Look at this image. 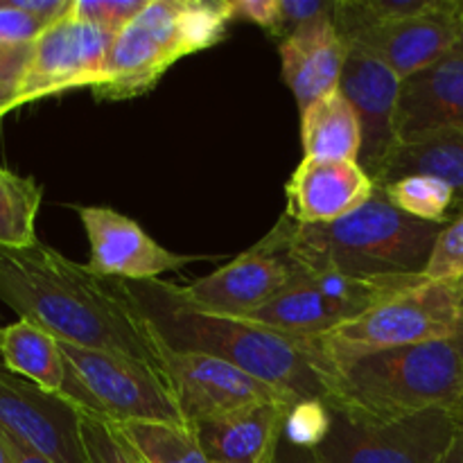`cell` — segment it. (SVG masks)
<instances>
[{
    "label": "cell",
    "mask_w": 463,
    "mask_h": 463,
    "mask_svg": "<svg viewBox=\"0 0 463 463\" xmlns=\"http://www.w3.org/2000/svg\"><path fill=\"white\" fill-rule=\"evenodd\" d=\"M423 276L439 283H457L463 279V213L441 231Z\"/></svg>",
    "instance_id": "obj_29"
},
{
    "label": "cell",
    "mask_w": 463,
    "mask_h": 463,
    "mask_svg": "<svg viewBox=\"0 0 463 463\" xmlns=\"http://www.w3.org/2000/svg\"><path fill=\"white\" fill-rule=\"evenodd\" d=\"M434 176L446 181L457 194V211L463 213V134L428 136L414 143H398L378 175L375 185H389L402 176Z\"/></svg>",
    "instance_id": "obj_22"
},
{
    "label": "cell",
    "mask_w": 463,
    "mask_h": 463,
    "mask_svg": "<svg viewBox=\"0 0 463 463\" xmlns=\"http://www.w3.org/2000/svg\"><path fill=\"white\" fill-rule=\"evenodd\" d=\"M389 202L405 215L428 224H450L457 211V194L446 181L434 176H402L389 185H380Z\"/></svg>",
    "instance_id": "obj_26"
},
{
    "label": "cell",
    "mask_w": 463,
    "mask_h": 463,
    "mask_svg": "<svg viewBox=\"0 0 463 463\" xmlns=\"http://www.w3.org/2000/svg\"><path fill=\"white\" fill-rule=\"evenodd\" d=\"M375 188V181L360 163L303 156L285 185V215L303 226L333 224L364 206Z\"/></svg>",
    "instance_id": "obj_17"
},
{
    "label": "cell",
    "mask_w": 463,
    "mask_h": 463,
    "mask_svg": "<svg viewBox=\"0 0 463 463\" xmlns=\"http://www.w3.org/2000/svg\"><path fill=\"white\" fill-rule=\"evenodd\" d=\"M231 21L256 23L271 36L280 39V0H238L229 3Z\"/></svg>",
    "instance_id": "obj_32"
},
{
    "label": "cell",
    "mask_w": 463,
    "mask_h": 463,
    "mask_svg": "<svg viewBox=\"0 0 463 463\" xmlns=\"http://www.w3.org/2000/svg\"><path fill=\"white\" fill-rule=\"evenodd\" d=\"M303 156L360 161L362 125L342 90L324 95L301 111Z\"/></svg>",
    "instance_id": "obj_23"
},
{
    "label": "cell",
    "mask_w": 463,
    "mask_h": 463,
    "mask_svg": "<svg viewBox=\"0 0 463 463\" xmlns=\"http://www.w3.org/2000/svg\"><path fill=\"white\" fill-rule=\"evenodd\" d=\"M0 301L54 339L134 357L165 373V344L125 280L104 279L36 240L0 247Z\"/></svg>",
    "instance_id": "obj_1"
},
{
    "label": "cell",
    "mask_w": 463,
    "mask_h": 463,
    "mask_svg": "<svg viewBox=\"0 0 463 463\" xmlns=\"http://www.w3.org/2000/svg\"><path fill=\"white\" fill-rule=\"evenodd\" d=\"M402 80L371 52L348 48L339 90L355 109L362 125L360 165L373 179L398 145L396 111Z\"/></svg>",
    "instance_id": "obj_16"
},
{
    "label": "cell",
    "mask_w": 463,
    "mask_h": 463,
    "mask_svg": "<svg viewBox=\"0 0 463 463\" xmlns=\"http://www.w3.org/2000/svg\"><path fill=\"white\" fill-rule=\"evenodd\" d=\"M90 244L89 269L104 279L140 283L158 280L167 271L184 269L194 256H181L154 242L131 217L107 206L77 208Z\"/></svg>",
    "instance_id": "obj_15"
},
{
    "label": "cell",
    "mask_w": 463,
    "mask_h": 463,
    "mask_svg": "<svg viewBox=\"0 0 463 463\" xmlns=\"http://www.w3.org/2000/svg\"><path fill=\"white\" fill-rule=\"evenodd\" d=\"M140 310L172 351L203 353L231 362L298 402H324L321 362L310 339H298L253 321L213 315L185 303L176 285L127 283Z\"/></svg>",
    "instance_id": "obj_2"
},
{
    "label": "cell",
    "mask_w": 463,
    "mask_h": 463,
    "mask_svg": "<svg viewBox=\"0 0 463 463\" xmlns=\"http://www.w3.org/2000/svg\"><path fill=\"white\" fill-rule=\"evenodd\" d=\"M279 226L285 251L301 269L392 279L423 276L448 224H428L405 215L378 185L364 206L333 224L303 226L283 215Z\"/></svg>",
    "instance_id": "obj_3"
},
{
    "label": "cell",
    "mask_w": 463,
    "mask_h": 463,
    "mask_svg": "<svg viewBox=\"0 0 463 463\" xmlns=\"http://www.w3.org/2000/svg\"><path fill=\"white\" fill-rule=\"evenodd\" d=\"M0 463H16L14 461L12 452H9V446H7V441H5L3 432H0Z\"/></svg>",
    "instance_id": "obj_36"
},
{
    "label": "cell",
    "mask_w": 463,
    "mask_h": 463,
    "mask_svg": "<svg viewBox=\"0 0 463 463\" xmlns=\"http://www.w3.org/2000/svg\"><path fill=\"white\" fill-rule=\"evenodd\" d=\"M463 414L430 410L393 423H364L328 407V432L315 448L324 463H446Z\"/></svg>",
    "instance_id": "obj_8"
},
{
    "label": "cell",
    "mask_w": 463,
    "mask_h": 463,
    "mask_svg": "<svg viewBox=\"0 0 463 463\" xmlns=\"http://www.w3.org/2000/svg\"><path fill=\"white\" fill-rule=\"evenodd\" d=\"M289 402H265L238 414L194 425V437L211 463H274L288 428Z\"/></svg>",
    "instance_id": "obj_20"
},
{
    "label": "cell",
    "mask_w": 463,
    "mask_h": 463,
    "mask_svg": "<svg viewBox=\"0 0 463 463\" xmlns=\"http://www.w3.org/2000/svg\"><path fill=\"white\" fill-rule=\"evenodd\" d=\"M446 463H463V434H461L459 443H457V448L452 450V455L448 457Z\"/></svg>",
    "instance_id": "obj_37"
},
{
    "label": "cell",
    "mask_w": 463,
    "mask_h": 463,
    "mask_svg": "<svg viewBox=\"0 0 463 463\" xmlns=\"http://www.w3.org/2000/svg\"><path fill=\"white\" fill-rule=\"evenodd\" d=\"M459 317V283L423 279L373 306L357 319L312 337L310 344L319 357L324 375L333 366H342L371 353L452 339Z\"/></svg>",
    "instance_id": "obj_6"
},
{
    "label": "cell",
    "mask_w": 463,
    "mask_h": 463,
    "mask_svg": "<svg viewBox=\"0 0 463 463\" xmlns=\"http://www.w3.org/2000/svg\"><path fill=\"white\" fill-rule=\"evenodd\" d=\"M111 425L143 463H211L193 428L149 420Z\"/></svg>",
    "instance_id": "obj_24"
},
{
    "label": "cell",
    "mask_w": 463,
    "mask_h": 463,
    "mask_svg": "<svg viewBox=\"0 0 463 463\" xmlns=\"http://www.w3.org/2000/svg\"><path fill=\"white\" fill-rule=\"evenodd\" d=\"M59 346L77 383L93 401L98 416L111 423L149 420L190 428L176 405L170 383L156 369L118 353L66 342H59Z\"/></svg>",
    "instance_id": "obj_9"
},
{
    "label": "cell",
    "mask_w": 463,
    "mask_h": 463,
    "mask_svg": "<svg viewBox=\"0 0 463 463\" xmlns=\"http://www.w3.org/2000/svg\"><path fill=\"white\" fill-rule=\"evenodd\" d=\"M274 463H324L317 457V452L312 448L297 446V443L288 441V439H280L279 450H276V461Z\"/></svg>",
    "instance_id": "obj_33"
},
{
    "label": "cell",
    "mask_w": 463,
    "mask_h": 463,
    "mask_svg": "<svg viewBox=\"0 0 463 463\" xmlns=\"http://www.w3.org/2000/svg\"><path fill=\"white\" fill-rule=\"evenodd\" d=\"M463 134V41L455 50L402 81L396 111L398 143Z\"/></svg>",
    "instance_id": "obj_18"
},
{
    "label": "cell",
    "mask_w": 463,
    "mask_h": 463,
    "mask_svg": "<svg viewBox=\"0 0 463 463\" xmlns=\"http://www.w3.org/2000/svg\"><path fill=\"white\" fill-rule=\"evenodd\" d=\"M279 52L283 61V80L301 111L339 89L348 45L335 27L333 14L315 18L285 36Z\"/></svg>",
    "instance_id": "obj_19"
},
{
    "label": "cell",
    "mask_w": 463,
    "mask_h": 463,
    "mask_svg": "<svg viewBox=\"0 0 463 463\" xmlns=\"http://www.w3.org/2000/svg\"><path fill=\"white\" fill-rule=\"evenodd\" d=\"M113 39V34L77 21L68 12L34 41L14 109L66 90L95 89L104 75Z\"/></svg>",
    "instance_id": "obj_13"
},
{
    "label": "cell",
    "mask_w": 463,
    "mask_h": 463,
    "mask_svg": "<svg viewBox=\"0 0 463 463\" xmlns=\"http://www.w3.org/2000/svg\"><path fill=\"white\" fill-rule=\"evenodd\" d=\"M84 410L12 373L0 362V430L52 463H89Z\"/></svg>",
    "instance_id": "obj_11"
},
{
    "label": "cell",
    "mask_w": 463,
    "mask_h": 463,
    "mask_svg": "<svg viewBox=\"0 0 463 463\" xmlns=\"http://www.w3.org/2000/svg\"><path fill=\"white\" fill-rule=\"evenodd\" d=\"M147 5V0H72L71 16L116 36Z\"/></svg>",
    "instance_id": "obj_28"
},
{
    "label": "cell",
    "mask_w": 463,
    "mask_h": 463,
    "mask_svg": "<svg viewBox=\"0 0 463 463\" xmlns=\"http://www.w3.org/2000/svg\"><path fill=\"white\" fill-rule=\"evenodd\" d=\"M0 335H3V328H0Z\"/></svg>",
    "instance_id": "obj_39"
},
{
    "label": "cell",
    "mask_w": 463,
    "mask_h": 463,
    "mask_svg": "<svg viewBox=\"0 0 463 463\" xmlns=\"http://www.w3.org/2000/svg\"><path fill=\"white\" fill-rule=\"evenodd\" d=\"M452 342H455L457 351H459V355H461V362H463V310H461L459 324H457V333H455V337H452Z\"/></svg>",
    "instance_id": "obj_35"
},
{
    "label": "cell",
    "mask_w": 463,
    "mask_h": 463,
    "mask_svg": "<svg viewBox=\"0 0 463 463\" xmlns=\"http://www.w3.org/2000/svg\"><path fill=\"white\" fill-rule=\"evenodd\" d=\"M81 434L89 463H143L134 450L122 441L107 419L84 411L81 416Z\"/></svg>",
    "instance_id": "obj_27"
},
{
    "label": "cell",
    "mask_w": 463,
    "mask_h": 463,
    "mask_svg": "<svg viewBox=\"0 0 463 463\" xmlns=\"http://www.w3.org/2000/svg\"><path fill=\"white\" fill-rule=\"evenodd\" d=\"M0 432H3V430H0ZM5 441H7L9 452H12L14 461L16 463H52V461L45 459V457H41L39 452L32 450V448H27L25 443H21V441H16L14 437H9V434H5Z\"/></svg>",
    "instance_id": "obj_34"
},
{
    "label": "cell",
    "mask_w": 463,
    "mask_h": 463,
    "mask_svg": "<svg viewBox=\"0 0 463 463\" xmlns=\"http://www.w3.org/2000/svg\"><path fill=\"white\" fill-rule=\"evenodd\" d=\"M0 360L5 369L30 380L50 393L66 396L71 384V369L63 357L59 339L30 321L18 319L3 328L0 335Z\"/></svg>",
    "instance_id": "obj_21"
},
{
    "label": "cell",
    "mask_w": 463,
    "mask_h": 463,
    "mask_svg": "<svg viewBox=\"0 0 463 463\" xmlns=\"http://www.w3.org/2000/svg\"><path fill=\"white\" fill-rule=\"evenodd\" d=\"M163 362H165L167 383L175 393L176 405L190 428L206 420L238 414L249 407L265 405V402L298 405L294 396L262 383L256 375L220 357L172 351L165 346Z\"/></svg>",
    "instance_id": "obj_10"
},
{
    "label": "cell",
    "mask_w": 463,
    "mask_h": 463,
    "mask_svg": "<svg viewBox=\"0 0 463 463\" xmlns=\"http://www.w3.org/2000/svg\"><path fill=\"white\" fill-rule=\"evenodd\" d=\"M43 188L34 176H21L0 165V247H30L36 242Z\"/></svg>",
    "instance_id": "obj_25"
},
{
    "label": "cell",
    "mask_w": 463,
    "mask_h": 463,
    "mask_svg": "<svg viewBox=\"0 0 463 463\" xmlns=\"http://www.w3.org/2000/svg\"><path fill=\"white\" fill-rule=\"evenodd\" d=\"M324 405L364 423L430 410L463 414V362L452 339L371 353L324 373Z\"/></svg>",
    "instance_id": "obj_4"
},
{
    "label": "cell",
    "mask_w": 463,
    "mask_h": 463,
    "mask_svg": "<svg viewBox=\"0 0 463 463\" xmlns=\"http://www.w3.org/2000/svg\"><path fill=\"white\" fill-rule=\"evenodd\" d=\"M48 27L41 18L14 7L12 0H0V45L34 43Z\"/></svg>",
    "instance_id": "obj_31"
},
{
    "label": "cell",
    "mask_w": 463,
    "mask_h": 463,
    "mask_svg": "<svg viewBox=\"0 0 463 463\" xmlns=\"http://www.w3.org/2000/svg\"><path fill=\"white\" fill-rule=\"evenodd\" d=\"M32 48H34V43L0 45V118L14 111L23 77L30 66Z\"/></svg>",
    "instance_id": "obj_30"
},
{
    "label": "cell",
    "mask_w": 463,
    "mask_h": 463,
    "mask_svg": "<svg viewBox=\"0 0 463 463\" xmlns=\"http://www.w3.org/2000/svg\"><path fill=\"white\" fill-rule=\"evenodd\" d=\"M294 271L297 265L285 251L283 233L276 224L256 247L188 288H176V292L203 312L244 317L274 301L288 288Z\"/></svg>",
    "instance_id": "obj_12"
},
{
    "label": "cell",
    "mask_w": 463,
    "mask_h": 463,
    "mask_svg": "<svg viewBox=\"0 0 463 463\" xmlns=\"http://www.w3.org/2000/svg\"><path fill=\"white\" fill-rule=\"evenodd\" d=\"M459 283V301H461V310H463V279L457 280Z\"/></svg>",
    "instance_id": "obj_38"
},
{
    "label": "cell",
    "mask_w": 463,
    "mask_h": 463,
    "mask_svg": "<svg viewBox=\"0 0 463 463\" xmlns=\"http://www.w3.org/2000/svg\"><path fill=\"white\" fill-rule=\"evenodd\" d=\"M423 279L425 276L351 279L333 271H307L297 265L289 285L274 301L235 319L253 321L298 339H312L357 319Z\"/></svg>",
    "instance_id": "obj_7"
},
{
    "label": "cell",
    "mask_w": 463,
    "mask_h": 463,
    "mask_svg": "<svg viewBox=\"0 0 463 463\" xmlns=\"http://www.w3.org/2000/svg\"><path fill=\"white\" fill-rule=\"evenodd\" d=\"M231 23L229 0H147L118 32L95 99H131L149 93L179 59L222 41Z\"/></svg>",
    "instance_id": "obj_5"
},
{
    "label": "cell",
    "mask_w": 463,
    "mask_h": 463,
    "mask_svg": "<svg viewBox=\"0 0 463 463\" xmlns=\"http://www.w3.org/2000/svg\"><path fill=\"white\" fill-rule=\"evenodd\" d=\"M463 41V0H439L420 16L378 23L346 41L387 63L402 81L437 63Z\"/></svg>",
    "instance_id": "obj_14"
}]
</instances>
